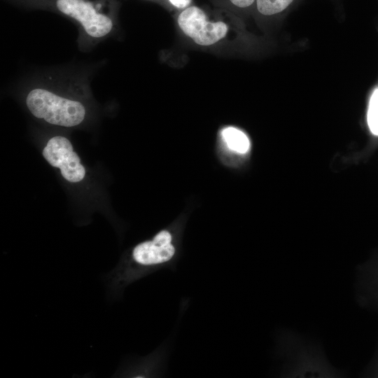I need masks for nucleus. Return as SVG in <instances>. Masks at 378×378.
Listing matches in <instances>:
<instances>
[{
	"label": "nucleus",
	"mask_w": 378,
	"mask_h": 378,
	"mask_svg": "<svg viewBox=\"0 0 378 378\" xmlns=\"http://www.w3.org/2000/svg\"><path fill=\"white\" fill-rule=\"evenodd\" d=\"M26 104L36 118L62 127L76 126L85 115V108L80 102L43 88L31 90L27 96Z\"/></svg>",
	"instance_id": "f257e3e1"
},
{
	"label": "nucleus",
	"mask_w": 378,
	"mask_h": 378,
	"mask_svg": "<svg viewBox=\"0 0 378 378\" xmlns=\"http://www.w3.org/2000/svg\"><path fill=\"white\" fill-rule=\"evenodd\" d=\"M177 22L183 34L201 46H210L218 43L228 31L225 22L209 21L205 12L195 6L183 9Z\"/></svg>",
	"instance_id": "f03ea898"
},
{
	"label": "nucleus",
	"mask_w": 378,
	"mask_h": 378,
	"mask_svg": "<svg viewBox=\"0 0 378 378\" xmlns=\"http://www.w3.org/2000/svg\"><path fill=\"white\" fill-rule=\"evenodd\" d=\"M56 6L60 12L79 22L90 36H105L113 28L111 19L85 0H57Z\"/></svg>",
	"instance_id": "7ed1b4c3"
},
{
	"label": "nucleus",
	"mask_w": 378,
	"mask_h": 378,
	"mask_svg": "<svg viewBox=\"0 0 378 378\" xmlns=\"http://www.w3.org/2000/svg\"><path fill=\"white\" fill-rule=\"evenodd\" d=\"M42 153L50 165L60 169L62 176L68 181L79 182L84 178L85 169L68 139L60 136L51 138Z\"/></svg>",
	"instance_id": "20e7f679"
},
{
	"label": "nucleus",
	"mask_w": 378,
	"mask_h": 378,
	"mask_svg": "<svg viewBox=\"0 0 378 378\" xmlns=\"http://www.w3.org/2000/svg\"><path fill=\"white\" fill-rule=\"evenodd\" d=\"M176 248L172 244V233L163 230L151 240L137 244L132 251V260L140 269H154L170 262L174 257Z\"/></svg>",
	"instance_id": "39448f33"
},
{
	"label": "nucleus",
	"mask_w": 378,
	"mask_h": 378,
	"mask_svg": "<svg viewBox=\"0 0 378 378\" xmlns=\"http://www.w3.org/2000/svg\"><path fill=\"white\" fill-rule=\"evenodd\" d=\"M221 135L231 150L240 154H245L249 150V139L241 130L234 127H227L222 130Z\"/></svg>",
	"instance_id": "423d86ee"
},
{
	"label": "nucleus",
	"mask_w": 378,
	"mask_h": 378,
	"mask_svg": "<svg viewBox=\"0 0 378 378\" xmlns=\"http://www.w3.org/2000/svg\"><path fill=\"white\" fill-rule=\"evenodd\" d=\"M297 0H255L256 12L264 17H274L284 13Z\"/></svg>",
	"instance_id": "0eeeda50"
},
{
	"label": "nucleus",
	"mask_w": 378,
	"mask_h": 378,
	"mask_svg": "<svg viewBox=\"0 0 378 378\" xmlns=\"http://www.w3.org/2000/svg\"><path fill=\"white\" fill-rule=\"evenodd\" d=\"M367 122L371 133L378 136V88L372 93L368 104Z\"/></svg>",
	"instance_id": "6e6552de"
},
{
	"label": "nucleus",
	"mask_w": 378,
	"mask_h": 378,
	"mask_svg": "<svg viewBox=\"0 0 378 378\" xmlns=\"http://www.w3.org/2000/svg\"><path fill=\"white\" fill-rule=\"evenodd\" d=\"M233 8L246 10L255 7V0H226Z\"/></svg>",
	"instance_id": "1a4fd4ad"
},
{
	"label": "nucleus",
	"mask_w": 378,
	"mask_h": 378,
	"mask_svg": "<svg viewBox=\"0 0 378 378\" xmlns=\"http://www.w3.org/2000/svg\"><path fill=\"white\" fill-rule=\"evenodd\" d=\"M168 1L174 7L180 9H184L189 6L192 0H168Z\"/></svg>",
	"instance_id": "9d476101"
}]
</instances>
